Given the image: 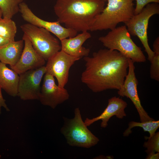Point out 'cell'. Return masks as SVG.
I'll return each mask as SVG.
<instances>
[{"mask_svg": "<svg viewBox=\"0 0 159 159\" xmlns=\"http://www.w3.org/2000/svg\"><path fill=\"white\" fill-rule=\"evenodd\" d=\"M129 59L117 50L100 49L91 57H84L85 68L81 81L94 92L118 90L127 74Z\"/></svg>", "mask_w": 159, "mask_h": 159, "instance_id": "6da1fadb", "label": "cell"}, {"mask_svg": "<svg viewBox=\"0 0 159 159\" xmlns=\"http://www.w3.org/2000/svg\"><path fill=\"white\" fill-rule=\"evenodd\" d=\"M103 0H57L54 7L57 21L77 32L90 31L104 8Z\"/></svg>", "mask_w": 159, "mask_h": 159, "instance_id": "7a4b0ae2", "label": "cell"}, {"mask_svg": "<svg viewBox=\"0 0 159 159\" xmlns=\"http://www.w3.org/2000/svg\"><path fill=\"white\" fill-rule=\"evenodd\" d=\"M134 0H103L107 6L97 17L90 31L112 30L124 23L135 14Z\"/></svg>", "mask_w": 159, "mask_h": 159, "instance_id": "3957f363", "label": "cell"}, {"mask_svg": "<svg viewBox=\"0 0 159 159\" xmlns=\"http://www.w3.org/2000/svg\"><path fill=\"white\" fill-rule=\"evenodd\" d=\"M98 40L107 49L118 51L134 62L146 61L141 48L132 40L125 25L111 30L105 36L99 37Z\"/></svg>", "mask_w": 159, "mask_h": 159, "instance_id": "277c9868", "label": "cell"}, {"mask_svg": "<svg viewBox=\"0 0 159 159\" xmlns=\"http://www.w3.org/2000/svg\"><path fill=\"white\" fill-rule=\"evenodd\" d=\"M64 123L61 129V132L69 145L89 148L99 142V138L85 125L78 108L75 109L73 118H64Z\"/></svg>", "mask_w": 159, "mask_h": 159, "instance_id": "5b68a950", "label": "cell"}, {"mask_svg": "<svg viewBox=\"0 0 159 159\" xmlns=\"http://www.w3.org/2000/svg\"><path fill=\"white\" fill-rule=\"evenodd\" d=\"M20 27L35 50L45 60L61 50L58 39L47 29L29 23L22 25Z\"/></svg>", "mask_w": 159, "mask_h": 159, "instance_id": "8992f818", "label": "cell"}, {"mask_svg": "<svg viewBox=\"0 0 159 159\" xmlns=\"http://www.w3.org/2000/svg\"><path fill=\"white\" fill-rule=\"evenodd\" d=\"M159 14V3H152L146 5L138 14L134 15L125 23L130 35L137 37L144 47L150 62L154 55L148 43L147 29L150 18Z\"/></svg>", "mask_w": 159, "mask_h": 159, "instance_id": "52a82bcc", "label": "cell"}, {"mask_svg": "<svg viewBox=\"0 0 159 159\" xmlns=\"http://www.w3.org/2000/svg\"><path fill=\"white\" fill-rule=\"evenodd\" d=\"M46 72V67L44 66L19 74L17 96L24 100H39L41 83Z\"/></svg>", "mask_w": 159, "mask_h": 159, "instance_id": "ba28073f", "label": "cell"}, {"mask_svg": "<svg viewBox=\"0 0 159 159\" xmlns=\"http://www.w3.org/2000/svg\"><path fill=\"white\" fill-rule=\"evenodd\" d=\"M81 58L69 55L61 50L47 60L45 74L55 77L58 85L64 87L68 82L70 67Z\"/></svg>", "mask_w": 159, "mask_h": 159, "instance_id": "9c48e42d", "label": "cell"}, {"mask_svg": "<svg viewBox=\"0 0 159 159\" xmlns=\"http://www.w3.org/2000/svg\"><path fill=\"white\" fill-rule=\"evenodd\" d=\"M19 12L24 21L28 23L47 29L54 34L60 41L74 37L77 35L78 32L72 29L62 26L57 21L50 22L40 19L35 15L28 5L23 1L19 4Z\"/></svg>", "mask_w": 159, "mask_h": 159, "instance_id": "30bf717a", "label": "cell"}, {"mask_svg": "<svg viewBox=\"0 0 159 159\" xmlns=\"http://www.w3.org/2000/svg\"><path fill=\"white\" fill-rule=\"evenodd\" d=\"M134 62L129 59L128 71L123 84L118 90L120 96L129 98L136 107L140 117L141 122L154 120L150 117L142 107L138 95L137 85L138 83L135 72Z\"/></svg>", "mask_w": 159, "mask_h": 159, "instance_id": "8fae6325", "label": "cell"}, {"mask_svg": "<svg viewBox=\"0 0 159 159\" xmlns=\"http://www.w3.org/2000/svg\"><path fill=\"white\" fill-rule=\"evenodd\" d=\"M69 97L67 90L56 85L53 76L45 74L39 100L42 104L54 109Z\"/></svg>", "mask_w": 159, "mask_h": 159, "instance_id": "7c38bea8", "label": "cell"}, {"mask_svg": "<svg viewBox=\"0 0 159 159\" xmlns=\"http://www.w3.org/2000/svg\"><path fill=\"white\" fill-rule=\"evenodd\" d=\"M22 40L24 45L20 57L15 65L10 67L19 74L44 66L46 61L35 50L30 41L24 34Z\"/></svg>", "mask_w": 159, "mask_h": 159, "instance_id": "4fadbf2b", "label": "cell"}, {"mask_svg": "<svg viewBox=\"0 0 159 159\" xmlns=\"http://www.w3.org/2000/svg\"><path fill=\"white\" fill-rule=\"evenodd\" d=\"M127 105V103L122 99L116 96L112 97L108 100L107 107L100 115L91 119L87 118L84 123L87 127L101 120V127L105 128L108 125L109 119L112 116H115L118 118L122 119L126 116L125 110Z\"/></svg>", "mask_w": 159, "mask_h": 159, "instance_id": "5bb4252c", "label": "cell"}, {"mask_svg": "<svg viewBox=\"0 0 159 159\" xmlns=\"http://www.w3.org/2000/svg\"><path fill=\"white\" fill-rule=\"evenodd\" d=\"M91 37L88 31H84L73 37L60 40L61 50L71 56L79 57L88 56L90 49L82 46L84 43Z\"/></svg>", "mask_w": 159, "mask_h": 159, "instance_id": "9a60e30c", "label": "cell"}, {"mask_svg": "<svg viewBox=\"0 0 159 159\" xmlns=\"http://www.w3.org/2000/svg\"><path fill=\"white\" fill-rule=\"evenodd\" d=\"M19 75L0 61V85L9 95L17 96Z\"/></svg>", "mask_w": 159, "mask_h": 159, "instance_id": "2e32d148", "label": "cell"}, {"mask_svg": "<svg viewBox=\"0 0 159 159\" xmlns=\"http://www.w3.org/2000/svg\"><path fill=\"white\" fill-rule=\"evenodd\" d=\"M24 41L22 39L10 42L0 48V61L10 67L15 65L19 60L24 48Z\"/></svg>", "mask_w": 159, "mask_h": 159, "instance_id": "e0dca14e", "label": "cell"}, {"mask_svg": "<svg viewBox=\"0 0 159 159\" xmlns=\"http://www.w3.org/2000/svg\"><path fill=\"white\" fill-rule=\"evenodd\" d=\"M135 127L142 128L144 132H149L150 138L155 133L159 127V121H155L154 120L148 121L138 122L134 121L130 122L128 124V128L124 132L123 135L125 137L128 136L132 131L131 129Z\"/></svg>", "mask_w": 159, "mask_h": 159, "instance_id": "ac0fdd59", "label": "cell"}, {"mask_svg": "<svg viewBox=\"0 0 159 159\" xmlns=\"http://www.w3.org/2000/svg\"><path fill=\"white\" fill-rule=\"evenodd\" d=\"M17 32L15 22L11 19H0V36L11 42L14 41Z\"/></svg>", "mask_w": 159, "mask_h": 159, "instance_id": "d6986e66", "label": "cell"}, {"mask_svg": "<svg viewBox=\"0 0 159 159\" xmlns=\"http://www.w3.org/2000/svg\"><path fill=\"white\" fill-rule=\"evenodd\" d=\"M23 0H0V7L3 18L11 19L19 12V4Z\"/></svg>", "mask_w": 159, "mask_h": 159, "instance_id": "ffe728a7", "label": "cell"}, {"mask_svg": "<svg viewBox=\"0 0 159 159\" xmlns=\"http://www.w3.org/2000/svg\"><path fill=\"white\" fill-rule=\"evenodd\" d=\"M148 140L144 143L143 146L147 148V154L152 152H159V132H155L150 138L146 137Z\"/></svg>", "mask_w": 159, "mask_h": 159, "instance_id": "44dd1931", "label": "cell"}, {"mask_svg": "<svg viewBox=\"0 0 159 159\" xmlns=\"http://www.w3.org/2000/svg\"><path fill=\"white\" fill-rule=\"evenodd\" d=\"M150 74L151 78L159 81V52H154V55L150 62Z\"/></svg>", "mask_w": 159, "mask_h": 159, "instance_id": "7402d4cb", "label": "cell"}, {"mask_svg": "<svg viewBox=\"0 0 159 159\" xmlns=\"http://www.w3.org/2000/svg\"><path fill=\"white\" fill-rule=\"evenodd\" d=\"M136 5L135 8L134 14L139 13L147 4L152 3H159V0H135Z\"/></svg>", "mask_w": 159, "mask_h": 159, "instance_id": "603a6c76", "label": "cell"}, {"mask_svg": "<svg viewBox=\"0 0 159 159\" xmlns=\"http://www.w3.org/2000/svg\"><path fill=\"white\" fill-rule=\"evenodd\" d=\"M1 88L0 85V115L1 114V107H4L7 111H10V110L7 107L6 102L5 100L3 98L1 91Z\"/></svg>", "mask_w": 159, "mask_h": 159, "instance_id": "cb8c5ba5", "label": "cell"}, {"mask_svg": "<svg viewBox=\"0 0 159 159\" xmlns=\"http://www.w3.org/2000/svg\"><path fill=\"white\" fill-rule=\"evenodd\" d=\"M152 152L148 154L146 159H158L159 158V153Z\"/></svg>", "mask_w": 159, "mask_h": 159, "instance_id": "d4e9b609", "label": "cell"}, {"mask_svg": "<svg viewBox=\"0 0 159 159\" xmlns=\"http://www.w3.org/2000/svg\"><path fill=\"white\" fill-rule=\"evenodd\" d=\"M10 42V40L0 36V48L6 45Z\"/></svg>", "mask_w": 159, "mask_h": 159, "instance_id": "484cf974", "label": "cell"}, {"mask_svg": "<svg viewBox=\"0 0 159 159\" xmlns=\"http://www.w3.org/2000/svg\"><path fill=\"white\" fill-rule=\"evenodd\" d=\"M2 15V11L0 7V19L1 18V17Z\"/></svg>", "mask_w": 159, "mask_h": 159, "instance_id": "4316f807", "label": "cell"}, {"mask_svg": "<svg viewBox=\"0 0 159 159\" xmlns=\"http://www.w3.org/2000/svg\"><path fill=\"white\" fill-rule=\"evenodd\" d=\"M1 155L0 154V159L1 158Z\"/></svg>", "mask_w": 159, "mask_h": 159, "instance_id": "83f0119b", "label": "cell"}]
</instances>
